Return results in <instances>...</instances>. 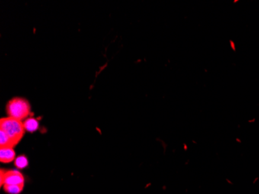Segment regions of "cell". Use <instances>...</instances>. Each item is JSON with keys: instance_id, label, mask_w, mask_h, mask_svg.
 <instances>
[{"instance_id": "cell-1", "label": "cell", "mask_w": 259, "mask_h": 194, "mask_svg": "<svg viewBox=\"0 0 259 194\" xmlns=\"http://www.w3.org/2000/svg\"><path fill=\"white\" fill-rule=\"evenodd\" d=\"M0 130H2L11 139L14 146L17 145L25 135V127L23 122L15 118H1L0 120Z\"/></svg>"}, {"instance_id": "cell-2", "label": "cell", "mask_w": 259, "mask_h": 194, "mask_svg": "<svg viewBox=\"0 0 259 194\" xmlns=\"http://www.w3.org/2000/svg\"><path fill=\"white\" fill-rule=\"evenodd\" d=\"M7 113L10 118L23 121L31 114V108L28 100L21 97H14L7 105Z\"/></svg>"}, {"instance_id": "cell-3", "label": "cell", "mask_w": 259, "mask_h": 194, "mask_svg": "<svg viewBox=\"0 0 259 194\" xmlns=\"http://www.w3.org/2000/svg\"><path fill=\"white\" fill-rule=\"evenodd\" d=\"M24 176L18 170H7L1 169L0 171V186L4 184H24Z\"/></svg>"}, {"instance_id": "cell-4", "label": "cell", "mask_w": 259, "mask_h": 194, "mask_svg": "<svg viewBox=\"0 0 259 194\" xmlns=\"http://www.w3.org/2000/svg\"><path fill=\"white\" fill-rule=\"evenodd\" d=\"M16 160V152L14 148H0V162L10 163Z\"/></svg>"}, {"instance_id": "cell-5", "label": "cell", "mask_w": 259, "mask_h": 194, "mask_svg": "<svg viewBox=\"0 0 259 194\" xmlns=\"http://www.w3.org/2000/svg\"><path fill=\"white\" fill-rule=\"evenodd\" d=\"M23 125L25 127L26 131L32 133L37 131L39 128L38 121L35 118H30L26 119V121L23 122Z\"/></svg>"}, {"instance_id": "cell-6", "label": "cell", "mask_w": 259, "mask_h": 194, "mask_svg": "<svg viewBox=\"0 0 259 194\" xmlns=\"http://www.w3.org/2000/svg\"><path fill=\"white\" fill-rule=\"evenodd\" d=\"M14 144L8 135L2 130H0V148H14Z\"/></svg>"}, {"instance_id": "cell-7", "label": "cell", "mask_w": 259, "mask_h": 194, "mask_svg": "<svg viewBox=\"0 0 259 194\" xmlns=\"http://www.w3.org/2000/svg\"><path fill=\"white\" fill-rule=\"evenodd\" d=\"M24 184L17 185H4V189L6 192L9 194H19L23 190Z\"/></svg>"}, {"instance_id": "cell-8", "label": "cell", "mask_w": 259, "mask_h": 194, "mask_svg": "<svg viewBox=\"0 0 259 194\" xmlns=\"http://www.w3.org/2000/svg\"><path fill=\"white\" fill-rule=\"evenodd\" d=\"M28 160L25 156H20L16 158L15 166L19 169H23L28 166Z\"/></svg>"}]
</instances>
